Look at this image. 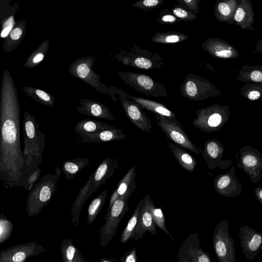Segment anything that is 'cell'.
Here are the masks:
<instances>
[{
    "instance_id": "cell-1",
    "label": "cell",
    "mask_w": 262,
    "mask_h": 262,
    "mask_svg": "<svg viewBox=\"0 0 262 262\" xmlns=\"http://www.w3.org/2000/svg\"><path fill=\"white\" fill-rule=\"evenodd\" d=\"M4 73L1 100L0 180L8 188H24L30 170L20 141V110L9 72Z\"/></svg>"
},
{
    "instance_id": "cell-2",
    "label": "cell",
    "mask_w": 262,
    "mask_h": 262,
    "mask_svg": "<svg viewBox=\"0 0 262 262\" xmlns=\"http://www.w3.org/2000/svg\"><path fill=\"white\" fill-rule=\"evenodd\" d=\"M39 125L28 111L24 113L23 134L24 142V153L28 166L32 172L41 164L45 149L46 136L41 132Z\"/></svg>"
},
{
    "instance_id": "cell-3",
    "label": "cell",
    "mask_w": 262,
    "mask_h": 262,
    "mask_svg": "<svg viewBox=\"0 0 262 262\" xmlns=\"http://www.w3.org/2000/svg\"><path fill=\"white\" fill-rule=\"evenodd\" d=\"M57 167L51 173L45 175L29 191L27 199L26 210L28 216L37 215L46 207L57 188V181L61 171Z\"/></svg>"
},
{
    "instance_id": "cell-4",
    "label": "cell",
    "mask_w": 262,
    "mask_h": 262,
    "mask_svg": "<svg viewBox=\"0 0 262 262\" xmlns=\"http://www.w3.org/2000/svg\"><path fill=\"white\" fill-rule=\"evenodd\" d=\"M136 188L134 181L127 191L117 199L107 212L104 220L105 223L100 228V245L106 246L115 235L118 226L129 209L128 205L129 198Z\"/></svg>"
},
{
    "instance_id": "cell-5",
    "label": "cell",
    "mask_w": 262,
    "mask_h": 262,
    "mask_svg": "<svg viewBox=\"0 0 262 262\" xmlns=\"http://www.w3.org/2000/svg\"><path fill=\"white\" fill-rule=\"evenodd\" d=\"M118 58L125 66L142 69H160L164 65L163 58L159 54L141 49L136 45L122 52Z\"/></svg>"
},
{
    "instance_id": "cell-6",
    "label": "cell",
    "mask_w": 262,
    "mask_h": 262,
    "mask_svg": "<svg viewBox=\"0 0 262 262\" xmlns=\"http://www.w3.org/2000/svg\"><path fill=\"white\" fill-rule=\"evenodd\" d=\"M118 75L125 84L140 93L155 97L168 96L166 86L147 74L119 71Z\"/></svg>"
},
{
    "instance_id": "cell-7",
    "label": "cell",
    "mask_w": 262,
    "mask_h": 262,
    "mask_svg": "<svg viewBox=\"0 0 262 262\" xmlns=\"http://www.w3.org/2000/svg\"><path fill=\"white\" fill-rule=\"evenodd\" d=\"M195 114L196 118L192 121L193 125L206 133L220 130L229 119L227 112L217 105L198 109Z\"/></svg>"
},
{
    "instance_id": "cell-8",
    "label": "cell",
    "mask_w": 262,
    "mask_h": 262,
    "mask_svg": "<svg viewBox=\"0 0 262 262\" xmlns=\"http://www.w3.org/2000/svg\"><path fill=\"white\" fill-rule=\"evenodd\" d=\"M213 247L219 262H236L234 241L230 236L229 223L226 220L221 221L215 226Z\"/></svg>"
},
{
    "instance_id": "cell-9",
    "label": "cell",
    "mask_w": 262,
    "mask_h": 262,
    "mask_svg": "<svg viewBox=\"0 0 262 262\" xmlns=\"http://www.w3.org/2000/svg\"><path fill=\"white\" fill-rule=\"evenodd\" d=\"M157 124L166 137L176 145L199 155L200 151L183 129L176 119H171L155 115Z\"/></svg>"
},
{
    "instance_id": "cell-10",
    "label": "cell",
    "mask_w": 262,
    "mask_h": 262,
    "mask_svg": "<svg viewBox=\"0 0 262 262\" xmlns=\"http://www.w3.org/2000/svg\"><path fill=\"white\" fill-rule=\"evenodd\" d=\"M237 167L244 171L255 184L262 177V154L250 145L242 146L238 153Z\"/></svg>"
},
{
    "instance_id": "cell-11",
    "label": "cell",
    "mask_w": 262,
    "mask_h": 262,
    "mask_svg": "<svg viewBox=\"0 0 262 262\" xmlns=\"http://www.w3.org/2000/svg\"><path fill=\"white\" fill-rule=\"evenodd\" d=\"M111 88L114 93L119 95L124 112L129 121L140 130L150 133L152 128L150 119L143 111V108L130 99L126 92L114 87Z\"/></svg>"
},
{
    "instance_id": "cell-12",
    "label": "cell",
    "mask_w": 262,
    "mask_h": 262,
    "mask_svg": "<svg viewBox=\"0 0 262 262\" xmlns=\"http://www.w3.org/2000/svg\"><path fill=\"white\" fill-rule=\"evenodd\" d=\"M46 250L35 241L12 246L0 252V262H26L30 257L37 256Z\"/></svg>"
},
{
    "instance_id": "cell-13",
    "label": "cell",
    "mask_w": 262,
    "mask_h": 262,
    "mask_svg": "<svg viewBox=\"0 0 262 262\" xmlns=\"http://www.w3.org/2000/svg\"><path fill=\"white\" fill-rule=\"evenodd\" d=\"M180 89L184 97L194 101L206 99L211 91L209 82L193 73H189L185 77Z\"/></svg>"
},
{
    "instance_id": "cell-14",
    "label": "cell",
    "mask_w": 262,
    "mask_h": 262,
    "mask_svg": "<svg viewBox=\"0 0 262 262\" xmlns=\"http://www.w3.org/2000/svg\"><path fill=\"white\" fill-rule=\"evenodd\" d=\"M225 148L218 140L213 139L207 140L201 151L203 158L210 170H215L217 167L226 169L231 166V160H223Z\"/></svg>"
},
{
    "instance_id": "cell-15",
    "label": "cell",
    "mask_w": 262,
    "mask_h": 262,
    "mask_svg": "<svg viewBox=\"0 0 262 262\" xmlns=\"http://www.w3.org/2000/svg\"><path fill=\"white\" fill-rule=\"evenodd\" d=\"M238 237L245 257L253 260L262 249V233L248 225H243L239 228Z\"/></svg>"
},
{
    "instance_id": "cell-16",
    "label": "cell",
    "mask_w": 262,
    "mask_h": 262,
    "mask_svg": "<svg viewBox=\"0 0 262 262\" xmlns=\"http://www.w3.org/2000/svg\"><path fill=\"white\" fill-rule=\"evenodd\" d=\"M213 182L214 189L221 196L233 198L242 192V187L235 176L233 165L228 171L215 177Z\"/></svg>"
},
{
    "instance_id": "cell-17",
    "label": "cell",
    "mask_w": 262,
    "mask_h": 262,
    "mask_svg": "<svg viewBox=\"0 0 262 262\" xmlns=\"http://www.w3.org/2000/svg\"><path fill=\"white\" fill-rule=\"evenodd\" d=\"M178 262H211L209 254L200 247L198 234H190L182 244Z\"/></svg>"
},
{
    "instance_id": "cell-18",
    "label": "cell",
    "mask_w": 262,
    "mask_h": 262,
    "mask_svg": "<svg viewBox=\"0 0 262 262\" xmlns=\"http://www.w3.org/2000/svg\"><path fill=\"white\" fill-rule=\"evenodd\" d=\"M118 168L117 158L107 156L99 164L96 170L90 176V186L93 192L104 184Z\"/></svg>"
},
{
    "instance_id": "cell-19",
    "label": "cell",
    "mask_w": 262,
    "mask_h": 262,
    "mask_svg": "<svg viewBox=\"0 0 262 262\" xmlns=\"http://www.w3.org/2000/svg\"><path fill=\"white\" fill-rule=\"evenodd\" d=\"M130 137L123 129L114 127L96 134L84 135L80 137V141L90 143L109 142L128 139Z\"/></svg>"
},
{
    "instance_id": "cell-20",
    "label": "cell",
    "mask_w": 262,
    "mask_h": 262,
    "mask_svg": "<svg viewBox=\"0 0 262 262\" xmlns=\"http://www.w3.org/2000/svg\"><path fill=\"white\" fill-rule=\"evenodd\" d=\"M146 231L152 235H155L156 225L150 212L148 204L145 200L144 205L139 216L133 239L138 240L142 238L144 233Z\"/></svg>"
},
{
    "instance_id": "cell-21",
    "label": "cell",
    "mask_w": 262,
    "mask_h": 262,
    "mask_svg": "<svg viewBox=\"0 0 262 262\" xmlns=\"http://www.w3.org/2000/svg\"><path fill=\"white\" fill-rule=\"evenodd\" d=\"M81 106L77 108L81 114L96 118L110 120H116L109 108L104 104L92 101H82Z\"/></svg>"
},
{
    "instance_id": "cell-22",
    "label": "cell",
    "mask_w": 262,
    "mask_h": 262,
    "mask_svg": "<svg viewBox=\"0 0 262 262\" xmlns=\"http://www.w3.org/2000/svg\"><path fill=\"white\" fill-rule=\"evenodd\" d=\"M126 95L130 99L139 104L143 108L152 112L155 115H159L171 119H176L175 114L161 103L140 97L133 96L127 93Z\"/></svg>"
},
{
    "instance_id": "cell-23",
    "label": "cell",
    "mask_w": 262,
    "mask_h": 262,
    "mask_svg": "<svg viewBox=\"0 0 262 262\" xmlns=\"http://www.w3.org/2000/svg\"><path fill=\"white\" fill-rule=\"evenodd\" d=\"M91 178L89 177L86 184L81 188L74 202L71 213L72 216L71 221L73 225L77 227L79 223L80 213L84 202L92 195V191L91 186Z\"/></svg>"
},
{
    "instance_id": "cell-24",
    "label": "cell",
    "mask_w": 262,
    "mask_h": 262,
    "mask_svg": "<svg viewBox=\"0 0 262 262\" xmlns=\"http://www.w3.org/2000/svg\"><path fill=\"white\" fill-rule=\"evenodd\" d=\"M114 127L106 123L85 119L76 123L74 130L80 138L84 135L96 134Z\"/></svg>"
},
{
    "instance_id": "cell-25",
    "label": "cell",
    "mask_w": 262,
    "mask_h": 262,
    "mask_svg": "<svg viewBox=\"0 0 262 262\" xmlns=\"http://www.w3.org/2000/svg\"><path fill=\"white\" fill-rule=\"evenodd\" d=\"M168 145L182 167L189 172L194 170L196 166L195 158L179 146L170 142L168 143Z\"/></svg>"
},
{
    "instance_id": "cell-26",
    "label": "cell",
    "mask_w": 262,
    "mask_h": 262,
    "mask_svg": "<svg viewBox=\"0 0 262 262\" xmlns=\"http://www.w3.org/2000/svg\"><path fill=\"white\" fill-rule=\"evenodd\" d=\"M136 176V168L133 165L128 170L126 174L119 181L116 189L112 194L107 209H109L114 202L120 196L123 195L130 187L132 183L135 181Z\"/></svg>"
},
{
    "instance_id": "cell-27",
    "label": "cell",
    "mask_w": 262,
    "mask_h": 262,
    "mask_svg": "<svg viewBox=\"0 0 262 262\" xmlns=\"http://www.w3.org/2000/svg\"><path fill=\"white\" fill-rule=\"evenodd\" d=\"M90 162L86 158H78L68 160L63 162L62 170L67 180L73 179L75 176L80 172Z\"/></svg>"
},
{
    "instance_id": "cell-28",
    "label": "cell",
    "mask_w": 262,
    "mask_h": 262,
    "mask_svg": "<svg viewBox=\"0 0 262 262\" xmlns=\"http://www.w3.org/2000/svg\"><path fill=\"white\" fill-rule=\"evenodd\" d=\"M145 203L144 198L138 203L130 219L124 228L121 236L120 242L125 244L129 239H133L134 233L137 226L139 216L142 212Z\"/></svg>"
},
{
    "instance_id": "cell-29",
    "label": "cell",
    "mask_w": 262,
    "mask_h": 262,
    "mask_svg": "<svg viewBox=\"0 0 262 262\" xmlns=\"http://www.w3.org/2000/svg\"><path fill=\"white\" fill-rule=\"evenodd\" d=\"M189 38L183 33L177 31L157 32L151 38V40L155 43L162 44L176 43L182 42Z\"/></svg>"
},
{
    "instance_id": "cell-30",
    "label": "cell",
    "mask_w": 262,
    "mask_h": 262,
    "mask_svg": "<svg viewBox=\"0 0 262 262\" xmlns=\"http://www.w3.org/2000/svg\"><path fill=\"white\" fill-rule=\"evenodd\" d=\"M108 196V191L103 190L96 196L90 204L88 209L87 223L89 225L92 224L96 220Z\"/></svg>"
},
{
    "instance_id": "cell-31",
    "label": "cell",
    "mask_w": 262,
    "mask_h": 262,
    "mask_svg": "<svg viewBox=\"0 0 262 262\" xmlns=\"http://www.w3.org/2000/svg\"><path fill=\"white\" fill-rule=\"evenodd\" d=\"M202 48L214 57L229 58L232 52L225 48L218 40L209 39L202 45Z\"/></svg>"
},
{
    "instance_id": "cell-32",
    "label": "cell",
    "mask_w": 262,
    "mask_h": 262,
    "mask_svg": "<svg viewBox=\"0 0 262 262\" xmlns=\"http://www.w3.org/2000/svg\"><path fill=\"white\" fill-rule=\"evenodd\" d=\"M144 198L148 204L150 212L156 225L169 234L171 239L173 240L172 236L166 227L165 219L162 209L155 206L153 201L151 200L150 196L148 194L145 195Z\"/></svg>"
},
{
    "instance_id": "cell-33",
    "label": "cell",
    "mask_w": 262,
    "mask_h": 262,
    "mask_svg": "<svg viewBox=\"0 0 262 262\" xmlns=\"http://www.w3.org/2000/svg\"><path fill=\"white\" fill-rule=\"evenodd\" d=\"M76 248L71 238H65L60 244L61 262H71L75 256Z\"/></svg>"
},
{
    "instance_id": "cell-34",
    "label": "cell",
    "mask_w": 262,
    "mask_h": 262,
    "mask_svg": "<svg viewBox=\"0 0 262 262\" xmlns=\"http://www.w3.org/2000/svg\"><path fill=\"white\" fill-rule=\"evenodd\" d=\"M14 226L11 221L8 220L2 212L0 215V243L8 240L13 231Z\"/></svg>"
},
{
    "instance_id": "cell-35",
    "label": "cell",
    "mask_w": 262,
    "mask_h": 262,
    "mask_svg": "<svg viewBox=\"0 0 262 262\" xmlns=\"http://www.w3.org/2000/svg\"><path fill=\"white\" fill-rule=\"evenodd\" d=\"M163 3V0H140L132 4L131 6L138 9L148 11L160 7Z\"/></svg>"
},
{
    "instance_id": "cell-36",
    "label": "cell",
    "mask_w": 262,
    "mask_h": 262,
    "mask_svg": "<svg viewBox=\"0 0 262 262\" xmlns=\"http://www.w3.org/2000/svg\"><path fill=\"white\" fill-rule=\"evenodd\" d=\"M177 18L183 21H192L196 18L195 15L177 5L170 10Z\"/></svg>"
},
{
    "instance_id": "cell-37",
    "label": "cell",
    "mask_w": 262,
    "mask_h": 262,
    "mask_svg": "<svg viewBox=\"0 0 262 262\" xmlns=\"http://www.w3.org/2000/svg\"><path fill=\"white\" fill-rule=\"evenodd\" d=\"M159 14L157 22L162 25H172L181 21L167 9L160 11Z\"/></svg>"
},
{
    "instance_id": "cell-38",
    "label": "cell",
    "mask_w": 262,
    "mask_h": 262,
    "mask_svg": "<svg viewBox=\"0 0 262 262\" xmlns=\"http://www.w3.org/2000/svg\"><path fill=\"white\" fill-rule=\"evenodd\" d=\"M178 5L196 15L199 13L200 0H177Z\"/></svg>"
},
{
    "instance_id": "cell-39",
    "label": "cell",
    "mask_w": 262,
    "mask_h": 262,
    "mask_svg": "<svg viewBox=\"0 0 262 262\" xmlns=\"http://www.w3.org/2000/svg\"><path fill=\"white\" fill-rule=\"evenodd\" d=\"M40 173L41 169L38 167L30 175L23 188L26 190L31 191L37 182Z\"/></svg>"
},
{
    "instance_id": "cell-40",
    "label": "cell",
    "mask_w": 262,
    "mask_h": 262,
    "mask_svg": "<svg viewBox=\"0 0 262 262\" xmlns=\"http://www.w3.org/2000/svg\"><path fill=\"white\" fill-rule=\"evenodd\" d=\"M231 7L226 2H221L218 4L216 7L215 15L218 18L221 17H227L231 13Z\"/></svg>"
},
{
    "instance_id": "cell-41",
    "label": "cell",
    "mask_w": 262,
    "mask_h": 262,
    "mask_svg": "<svg viewBox=\"0 0 262 262\" xmlns=\"http://www.w3.org/2000/svg\"><path fill=\"white\" fill-rule=\"evenodd\" d=\"M35 94L43 102L44 104L48 106H53L54 101L51 97L46 92L41 90L36 89Z\"/></svg>"
},
{
    "instance_id": "cell-42",
    "label": "cell",
    "mask_w": 262,
    "mask_h": 262,
    "mask_svg": "<svg viewBox=\"0 0 262 262\" xmlns=\"http://www.w3.org/2000/svg\"><path fill=\"white\" fill-rule=\"evenodd\" d=\"M76 74L81 79L85 78L90 73V68L85 62H80L76 68Z\"/></svg>"
},
{
    "instance_id": "cell-43",
    "label": "cell",
    "mask_w": 262,
    "mask_h": 262,
    "mask_svg": "<svg viewBox=\"0 0 262 262\" xmlns=\"http://www.w3.org/2000/svg\"><path fill=\"white\" fill-rule=\"evenodd\" d=\"M14 25L13 17H10L4 24L1 36L2 37H6L11 30Z\"/></svg>"
},
{
    "instance_id": "cell-44",
    "label": "cell",
    "mask_w": 262,
    "mask_h": 262,
    "mask_svg": "<svg viewBox=\"0 0 262 262\" xmlns=\"http://www.w3.org/2000/svg\"><path fill=\"white\" fill-rule=\"evenodd\" d=\"M120 262H136L137 252L134 248L127 253L124 255L120 259Z\"/></svg>"
},
{
    "instance_id": "cell-45",
    "label": "cell",
    "mask_w": 262,
    "mask_h": 262,
    "mask_svg": "<svg viewBox=\"0 0 262 262\" xmlns=\"http://www.w3.org/2000/svg\"><path fill=\"white\" fill-rule=\"evenodd\" d=\"M34 53L35 54H33V56L31 59V61L33 65L41 61L45 56L43 52L39 51L38 50H36Z\"/></svg>"
},
{
    "instance_id": "cell-46",
    "label": "cell",
    "mask_w": 262,
    "mask_h": 262,
    "mask_svg": "<svg viewBox=\"0 0 262 262\" xmlns=\"http://www.w3.org/2000/svg\"><path fill=\"white\" fill-rule=\"evenodd\" d=\"M23 34V30L19 27L13 29L10 34V37L13 40H16L19 39Z\"/></svg>"
},
{
    "instance_id": "cell-47",
    "label": "cell",
    "mask_w": 262,
    "mask_h": 262,
    "mask_svg": "<svg viewBox=\"0 0 262 262\" xmlns=\"http://www.w3.org/2000/svg\"><path fill=\"white\" fill-rule=\"evenodd\" d=\"M71 262H90L86 260L78 249H76L74 257Z\"/></svg>"
},
{
    "instance_id": "cell-48",
    "label": "cell",
    "mask_w": 262,
    "mask_h": 262,
    "mask_svg": "<svg viewBox=\"0 0 262 262\" xmlns=\"http://www.w3.org/2000/svg\"><path fill=\"white\" fill-rule=\"evenodd\" d=\"M245 12L243 8L239 7L235 14L234 18L236 21L241 22L242 21L245 17Z\"/></svg>"
},
{
    "instance_id": "cell-49",
    "label": "cell",
    "mask_w": 262,
    "mask_h": 262,
    "mask_svg": "<svg viewBox=\"0 0 262 262\" xmlns=\"http://www.w3.org/2000/svg\"><path fill=\"white\" fill-rule=\"evenodd\" d=\"M250 78L255 82L262 81V73L259 71H254L251 73Z\"/></svg>"
},
{
    "instance_id": "cell-50",
    "label": "cell",
    "mask_w": 262,
    "mask_h": 262,
    "mask_svg": "<svg viewBox=\"0 0 262 262\" xmlns=\"http://www.w3.org/2000/svg\"><path fill=\"white\" fill-rule=\"evenodd\" d=\"M254 193L257 200L262 205V187H256L254 189Z\"/></svg>"
},
{
    "instance_id": "cell-51",
    "label": "cell",
    "mask_w": 262,
    "mask_h": 262,
    "mask_svg": "<svg viewBox=\"0 0 262 262\" xmlns=\"http://www.w3.org/2000/svg\"><path fill=\"white\" fill-rule=\"evenodd\" d=\"M260 94L259 92L253 91L248 94V98L251 100H255L260 97Z\"/></svg>"
},
{
    "instance_id": "cell-52",
    "label": "cell",
    "mask_w": 262,
    "mask_h": 262,
    "mask_svg": "<svg viewBox=\"0 0 262 262\" xmlns=\"http://www.w3.org/2000/svg\"><path fill=\"white\" fill-rule=\"evenodd\" d=\"M99 262H112L110 259H107L104 257H102L100 259Z\"/></svg>"
}]
</instances>
